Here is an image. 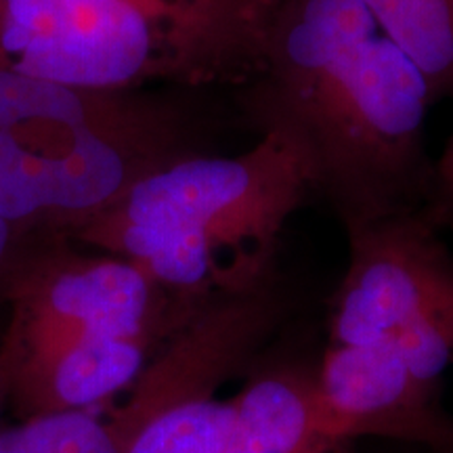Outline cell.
I'll return each instance as SVG.
<instances>
[{
	"label": "cell",
	"mask_w": 453,
	"mask_h": 453,
	"mask_svg": "<svg viewBox=\"0 0 453 453\" xmlns=\"http://www.w3.org/2000/svg\"><path fill=\"white\" fill-rule=\"evenodd\" d=\"M19 231H15L13 226L0 220V319H3V294L4 286H7L11 267H13V260L21 242Z\"/></svg>",
	"instance_id": "13"
},
{
	"label": "cell",
	"mask_w": 453,
	"mask_h": 453,
	"mask_svg": "<svg viewBox=\"0 0 453 453\" xmlns=\"http://www.w3.org/2000/svg\"><path fill=\"white\" fill-rule=\"evenodd\" d=\"M225 453H334L321 422L315 370L280 365L254 373L240 393Z\"/></svg>",
	"instance_id": "8"
},
{
	"label": "cell",
	"mask_w": 453,
	"mask_h": 453,
	"mask_svg": "<svg viewBox=\"0 0 453 453\" xmlns=\"http://www.w3.org/2000/svg\"><path fill=\"white\" fill-rule=\"evenodd\" d=\"M426 78L434 104L453 99V0H361Z\"/></svg>",
	"instance_id": "9"
},
{
	"label": "cell",
	"mask_w": 453,
	"mask_h": 453,
	"mask_svg": "<svg viewBox=\"0 0 453 453\" xmlns=\"http://www.w3.org/2000/svg\"><path fill=\"white\" fill-rule=\"evenodd\" d=\"M281 0H0V65L101 90L240 88Z\"/></svg>",
	"instance_id": "4"
},
{
	"label": "cell",
	"mask_w": 453,
	"mask_h": 453,
	"mask_svg": "<svg viewBox=\"0 0 453 453\" xmlns=\"http://www.w3.org/2000/svg\"><path fill=\"white\" fill-rule=\"evenodd\" d=\"M433 105L424 73L361 0H281L263 65L234 90L243 127L294 141L344 231L430 211Z\"/></svg>",
	"instance_id": "1"
},
{
	"label": "cell",
	"mask_w": 453,
	"mask_h": 453,
	"mask_svg": "<svg viewBox=\"0 0 453 453\" xmlns=\"http://www.w3.org/2000/svg\"><path fill=\"white\" fill-rule=\"evenodd\" d=\"M127 441L107 405L44 413L0 426V453H124Z\"/></svg>",
	"instance_id": "11"
},
{
	"label": "cell",
	"mask_w": 453,
	"mask_h": 453,
	"mask_svg": "<svg viewBox=\"0 0 453 453\" xmlns=\"http://www.w3.org/2000/svg\"><path fill=\"white\" fill-rule=\"evenodd\" d=\"M426 211L347 229L349 267L332 298L330 344L387 340L418 380L453 364V252Z\"/></svg>",
	"instance_id": "6"
},
{
	"label": "cell",
	"mask_w": 453,
	"mask_h": 453,
	"mask_svg": "<svg viewBox=\"0 0 453 453\" xmlns=\"http://www.w3.org/2000/svg\"><path fill=\"white\" fill-rule=\"evenodd\" d=\"M203 307L180 303L133 263L61 231H27L3 294L0 372L113 338H173Z\"/></svg>",
	"instance_id": "5"
},
{
	"label": "cell",
	"mask_w": 453,
	"mask_h": 453,
	"mask_svg": "<svg viewBox=\"0 0 453 453\" xmlns=\"http://www.w3.org/2000/svg\"><path fill=\"white\" fill-rule=\"evenodd\" d=\"M313 197L298 147L267 130L242 154L206 151L154 170L70 237L203 307L273 280L283 231Z\"/></svg>",
	"instance_id": "3"
},
{
	"label": "cell",
	"mask_w": 453,
	"mask_h": 453,
	"mask_svg": "<svg viewBox=\"0 0 453 453\" xmlns=\"http://www.w3.org/2000/svg\"><path fill=\"white\" fill-rule=\"evenodd\" d=\"M7 410V393H4V382L3 376H0V422H3V413ZM3 426V424H0Z\"/></svg>",
	"instance_id": "14"
},
{
	"label": "cell",
	"mask_w": 453,
	"mask_h": 453,
	"mask_svg": "<svg viewBox=\"0 0 453 453\" xmlns=\"http://www.w3.org/2000/svg\"><path fill=\"white\" fill-rule=\"evenodd\" d=\"M315 390L336 449L355 437H388L453 453V418L441 407L439 388L418 380L387 340L364 347L327 344Z\"/></svg>",
	"instance_id": "7"
},
{
	"label": "cell",
	"mask_w": 453,
	"mask_h": 453,
	"mask_svg": "<svg viewBox=\"0 0 453 453\" xmlns=\"http://www.w3.org/2000/svg\"><path fill=\"white\" fill-rule=\"evenodd\" d=\"M211 90H101L0 65V220L70 235L180 157L214 151Z\"/></svg>",
	"instance_id": "2"
},
{
	"label": "cell",
	"mask_w": 453,
	"mask_h": 453,
	"mask_svg": "<svg viewBox=\"0 0 453 453\" xmlns=\"http://www.w3.org/2000/svg\"><path fill=\"white\" fill-rule=\"evenodd\" d=\"M428 214L441 229L453 225V134L434 160V200Z\"/></svg>",
	"instance_id": "12"
},
{
	"label": "cell",
	"mask_w": 453,
	"mask_h": 453,
	"mask_svg": "<svg viewBox=\"0 0 453 453\" xmlns=\"http://www.w3.org/2000/svg\"><path fill=\"white\" fill-rule=\"evenodd\" d=\"M208 388L174 401L151 418L124 453H225L237 420V401Z\"/></svg>",
	"instance_id": "10"
}]
</instances>
